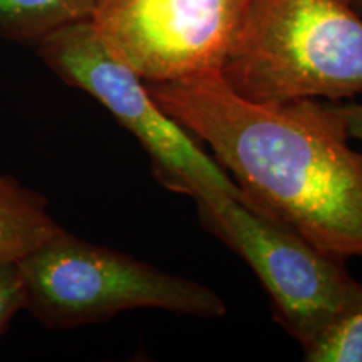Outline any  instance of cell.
Segmentation results:
<instances>
[{"label":"cell","mask_w":362,"mask_h":362,"mask_svg":"<svg viewBox=\"0 0 362 362\" xmlns=\"http://www.w3.org/2000/svg\"><path fill=\"white\" fill-rule=\"evenodd\" d=\"M240 188L247 205L334 259H362V153L337 103H255L220 71L146 83Z\"/></svg>","instance_id":"cell-1"},{"label":"cell","mask_w":362,"mask_h":362,"mask_svg":"<svg viewBox=\"0 0 362 362\" xmlns=\"http://www.w3.org/2000/svg\"><path fill=\"white\" fill-rule=\"evenodd\" d=\"M337 107L341 111L344 121H346L349 138L362 141V103L341 101L337 103Z\"/></svg>","instance_id":"cell-11"},{"label":"cell","mask_w":362,"mask_h":362,"mask_svg":"<svg viewBox=\"0 0 362 362\" xmlns=\"http://www.w3.org/2000/svg\"><path fill=\"white\" fill-rule=\"evenodd\" d=\"M248 0H96L90 22L144 83L220 71Z\"/></svg>","instance_id":"cell-6"},{"label":"cell","mask_w":362,"mask_h":362,"mask_svg":"<svg viewBox=\"0 0 362 362\" xmlns=\"http://www.w3.org/2000/svg\"><path fill=\"white\" fill-rule=\"evenodd\" d=\"M62 226L42 194L0 173V262H19Z\"/></svg>","instance_id":"cell-7"},{"label":"cell","mask_w":362,"mask_h":362,"mask_svg":"<svg viewBox=\"0 0 362 362\" xmlns=\"http://www.w3.org/2000/svg\"><path fill=\"white\" fill-rule=\"evenodd\" d=\"M25 305L49 329L99 324L134 309H158L200 319L228 312L214 288L170 274L64 228L19 260Z\"/></svg>","instance_id":"cell-3"},{"label":"cell","mask_w":362,"mask_h":362,"mask_svg":"<svg viewBox=\"0 0 362 362\" xmlns=\"http://www.w3.org/2000/svg\"><path fill=\"white\" fill-rule=\"evenodd\" d=\"M208 232L238 253L269 293L275 320L300 347L314 342L359 292L361 282L334 259L287 226L245 203L205 189L193 194Z\"/></svg>","instance_id":"cell-5"},{"label":"cell","mask_w":362,"mask_h":362,"mask_svg":"<svg viewBox=\"0 0 362 362\" xmlns=\"http://www.w3.org/2000/svg\"><path fill=\"white\" fill-rule=\"evenodd\" d=\"M25 297L19 262H0V336L12 319L24 310Z\"/></svg>","instance_id":"cell-10"},{"label":"cell","mask_w":362,"mask_h":362,"mask_svg":"<svg viewBox=\"0 0 362 362\" xmlns=\"http://www.w3.org/2000/svg\"><path fill=\"white\" fill-rule=\"evenodd\" d=\"M255 103L362 94V17L349 0H248L220 69Z\"/></svg>","instance_id":"cell-2"},{"label":"cell","mask_w":362,"mask_h":362,"mask_svg":"<svg viewBox=\"0 0 362 362\" xmlns=\"http://www.w3.org/2000/svg\"><path fill=\"white\" fill-rule=\"evenodd\" d=\"M302 354L307 362H362V285L349 305Z\"/></svg>","instance_id":"cell-9"},{"label":"cell","mask_w":362,"mask_h":362,"mask_svg":"<svg viewBox=\"0 0 362 362\" xmlns=\"http://www.w3.org/2000/svg\"><path fill=\"white\" fill-rule=\"evenodd\" d=\"M34 47L54 74L96 99L138 139L163 187L189 198L218 189L247 205L218 163L155 101L148 84L106 47L90 19L61 27Z\"/></svg>","instance_id":"cell-4"},{"label":"cell","mask_w":362,"mask_h":362,"mask_svg":"<svg viewBox=\"0 0 362 362\" xmlns=\"http://www.w3.org/2000/svg\"><path fill=\"white\" fill-rule=\"evenodd\" d=\"M96 0H0V37L35 45L61 27L93 17Z\"/></svg>","instance_id":"cell-8"},{"label":"cell","mask_w":362,"mask_h":362,"mask_svg":"<svg viewBox=\"0 0 362 362\" xmlns=\"http://www.w3.org/2000/svg\"><path fill=\"white\" fill-rule=\"evenodd\" d=\"M349 4L354 7V11L362 17V0H349Z\"/></svg>","instance_id":"cell-12"}]
</instances>
